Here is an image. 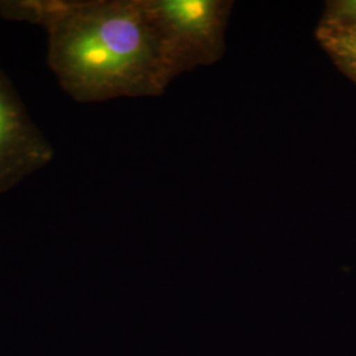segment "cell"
I'll list each match as a JSON object with an SVG mask.
<instances>
[{"mask_svg": "<svg viewBox=\"0 0 356 356\" xmlns=\"http://www.w3.org/2000/svg\"><path fill=\"white\" fill-rule=\"evenodd\" d=\"M189 67L214 61L223 47L229 6L216 0H153Z\"/></svg>", "mask_w": 356, "mask_h": 356, "instance_id": "cell-3", "label": "cell"}, {"mask_svg": "<svg viewBox=\"0 0 356 356\" xmlns=\"http://www.w3.org/2000/svg\"><path fill=\"white\" fill-rule=\"evenodd\" d=\"M317 40L335 65L356 82V0L334 1L326 7Z\"/></svg>", "mask_w": 356, "mask_h": 356, "instance_id": "cell-4", "label": "cell"}, {"mask_svg": "<svg viewBox=\"0 0 356 356\" xmlns=\"http://www.w3.org/2000/svg\"><path fill=\"white\" fill-rule=\"evenodd\" d=\"M0 15L47 32L49 67L76 102L160 95L191 69L153 0H3Z\"/></svg>", "mask_w": 356, "mask_h": 356, "instance_id": "cell-1", "label": "cell"}, {"mask_svg": "<svg viewBox=\"0 0 356 356\" xmlns=\"http://www.w3.org/2000/svg\"><path fill=\"white\" fill-rule=\"evenodd\" d=\"M51 143L36 127L0 70V195L53 160Z\"/></svg>", "mask_w": 356, "mask_h": 356, "instance_id": "cell-2", "label": "cell"}]
</instances>
